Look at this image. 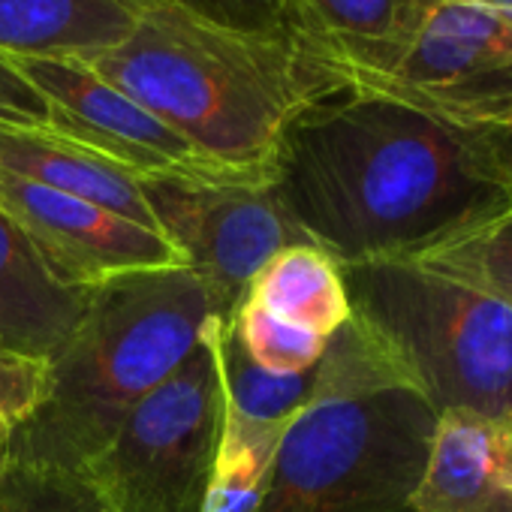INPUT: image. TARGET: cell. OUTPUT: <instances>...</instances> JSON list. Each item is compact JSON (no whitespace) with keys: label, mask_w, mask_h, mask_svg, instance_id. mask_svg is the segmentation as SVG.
<instances>
[{"label":"cell","mask_w":512,"mask_h":512,"mask_svg":"<svg viewBox=\"0 0 512 512\" xmlns=\"http://www.w3.org/2000/svg\"><path fill=\"white\" fill-rule=\"evenodd\" d=\"M269 187L341 269L422 260L512 208L467 130L362 85L308 106L284 130Z\"/></svg>","instance_id":"cell-1"},{"label":"cell","mask_w":512,"mask_h":512,"mask_svg":"<svg viewBox=\"0 0 512 512\" xmlns=\"http://www.w3.org/2000/svg\"><path fill=\"white\" fill-rule=\"evenodd\" d=\"M217 169L269 184L284 130L350 88V70L302 40L238 34L175 10H142L109 52L82 61Z\"/></svg>","instance_id":"cell-2"},{"label":"cell","mask_w":512,"mask_h":512,"mask_svg":"<svg viewBox=\"0 0 512 512\" xmlns=\"http://www.w3.org/2000/svg\"><path fill=\"white\" fill-rule=\"evenodd\" d=\"M214 317L205 284L184 266L88 290L76 329L49 356L43 404L13 428L4 452L82 473L130 410L202 344Z\"/></svg>","instance_id":"cell-3"},{"label":"cell","mask_w":512,"mask_h":512,"mask_svg":"<svg viewBox=\"0 0 512 512\" xmlns=\"http://www.w3.org/2000/svg\"><path fill=\"white\" fill-rule=\"evenodd\" d=\"M437 413L359 335L329 338L256 512H410Z\"/></svg>","instance_id":"cell-4"},{"label":"cell","mask_w":512,"mask_h":512,"mask_svg":"<svg viewBox=\"0 0 512 512\" xmlns=\"http://www.w3.org/2000/svg\"><path fill=\"white\" fill-rule=\"evenodd\" d=\"M350 323L434 413L509 425L512 308L422 263L344 266Z\"/></svg>","instance_id":"cell-5"},{"label":"cell","mask_w":512,"mask_h":512,"mask_svg":"<svg viewBox=\"0 0 512 512\" xmlns=\"http://www.w3.org/2000/svg\"><path fill=\"white\" fill-rule=\"evenodd\" d=\"M208 326L184 365L142 398L82 467L109 512H205L223 428Z\"/></svg>","instance_id":"cell-6"},{"label":"cell","mask_w":512,"mask_h":512,"mask_svg":"<svg viewBox=\"0 0 512 512\" xmlns=\"http://www.w3.org/2000/svg\"><path fill=\"white\" fill-rule=\"evenodd\" d=\"M160 235L205 284L229 323L272 256L308 244L269 184L235 178H139Z\"/></svg>","instance_id":"cell-7"},{"label":"cell","mask_w":512,"mask_h":512,"mask_svg":"<svg viewBox=\"0 0 512 512\" xmlns=\"http://www.w3.org/2000/svg\"><path fill=\"white\" fill-rule=\"evenodd\" d=\"M350 85L392 94L452 127L512 121V28L467 0H437L425 28L386 76Z\"/></svg>","instance_id":"cell-8"},{"label":"cell","mask_w":512,"mask_h":512,"mask_svg":"<svg viewBox=\"0 0 512 512\" xmlns=\"http://www.w3.org/2000/svg\"><path fill=\"white\" fill-rule=\"evenodd\" d=\"M0 211L25 232L46 272L67 290L85 293L130 272L184 266L160 232L4 169Z\"/></svg>","instance_id":"cell-9"},{"label":"cell","mask_w":512,"mask_h":512,"mask_svg":"<svg viewBox=\"0 0 512 512\" xmlns=\"http://www.w3.org/2000/svg\"><path fill=\"white\" fill-rule=\"evenodd\" d=\"M16 64L52 103L55 139L97 151L136 178H235L88 64L55 58H16Z\"/></svg>","instance_id":"cell-10"},{"label":"cell","mask_w":512,"mask_h":512,"mask_svg":"<svg viewBox=\"0 0 512 512\" xmlns=\"http://www.w3.org/2000/svg\"><path fill=\"white\" fill-rule=\"evenodd\" d=\"M410 512H512V428L473 410L437 413Z\"/></svg>","instance_id":"cell-11"},{"label":"cell","mask_w":512,"mask_h":512,"mask_svg":"<svg viewBox=\"0 0 512 512\" xmlns=\"http://www.w3.org/2000/svg\"><path fill=\"white\" fill-rule=\"evenodd\" d=\"M88 290L61 287L25 232L0 211V347L49 359L76 329Z\"/></svg>","instance_id":"cell-12"},{"label":"cell","mask_w":512,"mask_h":512,"mask_svg":"<svg viewBox=\"0 0 512 512\" xmlns=\"http://www.w3.org/2000/svg\"><path fill=\"white\" fill-rule=\"evenodd\" d=\"M139 13L130 0H0V52L91 61L118 46Z\"/></svg>","instance_id":"cell-13"},{"label":"cell","mask_w":512,"mask_h":512,"mask_svg":"<svg viewBox=\"0 0 512 512\" xmlns=\"http://www.w3.org/2000/svg\"><path fill=\"white\" fill-rule=\"evenodd\" d=\"M0 169L52 187L58 193L79 196L145 229L160 232L145 202L142 181L130 169L82 145L43 133L0 130Z\"/></svg>","instance_id":"cell-14"},{"label":"cell","mask_w":512,"mask_h":512,"mask_svg":"<svg viewBox=\"0 0 512 512\" xmlns=\"http://www.w3.org/2000/svg\"><path fill=\"white\" fill-rule=\"evenodd\" d=\"M326 49L353 76H386L425 28L437 0H302Z\"/></svg>","instance_id":"cell-15"},{"label":"cell","mask_w":512,"mask_h":512,"mask_svg":"<svg viewBox=\"0 0 512 512\" xmlns=\"http://www.w3.org/2000/svg\"><path fill=\"white\" fill-rule=\"evenodd\" d=\"M247 296L320 338H332L350 323L341 266L314 244H293L272 256L253 278Z\"/></svg>","instance_id":"cell-16"},{"label":"cell","mask_w":512,"mask_h":512,"mask_svg":"<svg viewBox=\"0 0 512 512\" xmlns=\"http://www.w3.org/2000/svg\"><path fill=\"white\" fill-rule=\"evenodd\" d=\"M208 338L220 371L226 413H235L260 425H278V428H287L302 413V407L314 392L317 368L302 374H275L260 368L241 347L232 323L211 320Z\"/></svg>","instance_id":"cell-17"},{"label":"cell","mask_w":512,"mask_h":512,"mask_svg":"<svg viewBox=\"0 0 512 512\" xmlns=\"http://www.w3.org/2000/svg\"><path fill=\"white\" fill-rule=\"evenodd\" d=\"M287 428L260 425L223 410L220 446L205 512H256Z\"/></svg>","instance_id":"cell-18"},{"label":"cell","mask_w":512,"mask_h":512,"mask_svg":"<svg viewBox=\"0 0 512 512\" xmlns=\"http://www.w3.org/2000/svg\"><path fill=\"white\" fill-rule=\"evenodd\" d=\"M413 263H422L512 308V208Z\"/></svg>","instance_id":"cell-19"},{"label":"cell","mask_w":512,"mask_h":512,"mask_svg":"<svg viewBox=\"0 0 512 512\" xmlns=\"http://www.w3.org/2000/svg\"><path fill=\"white\" fill-rule=\"evenodd\" d=\"M130 4L139 10H175L223 31L302 40L329 52L311 25L302 0H130Z\"/></svg>","instance_id":"cell-20"},{"label":"cell","mask_w":512,"mask_h":512,"mask_svg":"<svg viewBox=\"0 0 512 512\" xmlns=\"http://www.w3.org/2000/svg\"><path fill=\"white\" fill-rule=\"evenodd\" d=\"M0 512H109L79 470L0 452Z\"/></svg>","instance_id":"cell-21"},{"label":"cell","mask_w":512,"mask_h":512,"mask_svg":"<svg viewBox=\"0 0 512 512\" xmlns=\"http://www.w3.org/2000/svg\"><path fill=\"white\" fill-rule=\"evenodd\" d=\"M232 329L247 350V356L275 374H302L320 365L329 338H320L317 332L296 326L256 299H244L238 311L232 314Z\"/></svg>","instance_id":"cell-22"},{"label":"cell","mask_w":512,"mask_h":512,"mask_svg":"<svg viewBox=\"0 0 512 512\" xmlns=\"http://www.w3.org/2000/svg\"><path fill=\"white\" fill-rule=\"evenodd\" d=\"M0 130L43 136H55L58 130L52 103L22 73L16 58L4 52H0Z\"/></svg>","instance_id":"cell-23"},{"label":"cell","mask_w":512,"mask_h":512,"mask_svg":"<svg viewBox=\"0 0 512 512\" xmlns=\"http://www.w3.org/2000/svg\"><path fill=\"white\" fill-rule=\"evenodd\" d=\"M46 386L49 359L0 347V413L13 422V428L22 425L43 404Z\"/></svg>","instance_id":"cell-24"},{"label":"cell","mask_w":512,"mask_h":512,"mask_svg":"<svg viewBox=\"0 0 512 512\" xmlns=\"http://www.w3.org/2000/svg\"><path fill=\"white\" fill-rule=\"evenodd\" d=\"M479 151L485 154V160L491 163V169L500 175V181L509 187L512 193V121L503 127H488V130H467Z\"/></svg>","instance_id":"cell-25"},{"label":"cell","mask_w":512,"mask_h":512,"mask_svg":"<svg viewBox=\"0 0 512 512\" xmlns=\"http://www.w3.org/2000/svg\"><path fill=\"white\" fill-rule=\"evenodd\" d=\"M467 4H476V7L494 13L497 19H503L512 28V0H467Z\"/></svg>","instance_id":"cell-26"},{"label":"cell","mask_w":512,"mask_h":512,"mask_svg":"<svg viewBox=\"0 0 512 512\" xmlns=\"http://www.w3.org/2000/svg\"><path fill=\"white\" fill-rule=\"evenodd\" d=\"M10 434H13V422L0 413V452H4V446H7V440H10Z\"/></svg>","instance_id":"cell-27"},{"label":"cell","mask_w":512,"mask_h":512,"mask_svg":"<svg viewBox=\"0 0 512 512\" xmlns=\"http://www.w3.org/2000/svg\"><path fill=\"white\" fill-rule=\"evenodd\" d=\"M509 428H512V413H509Z\"/></svg>","instance_id":"cell-28"}]
</instances>
